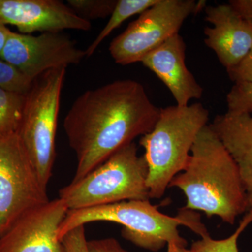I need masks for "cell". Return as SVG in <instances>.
<instances>
[{"instance_id": "11", "label": "cell", "mask_w": 252, "mask_h": 252, "mask_svg": "<svg viewBox=\"0 0 252 252\" xmlns=\"http://www.w3.org/2000/svg\"><path fill=\"white\" fill-rule=\"evenodd\" d=\"M0 19L24 34L91 28L90 21L59 0H0Z\"/></svg>"}, {"instance_id": "17", "label": "cell", "mask_w": 252, "mask_h": 252, "mask_svg": "<svg viewBox=\"0 0 252 252\" xmlns=\"http://www.w3.org/2000/svg\"><path fill=\"white\" fill-rule=\"evenodd\" d=\"M252 223V215L247 212L238 228L228 238L223 240H214L210 234L202 237L192 244L190 250L193 252H239L238 240L245 228Z\"/></svg>"}, {"instance_id": "13", "label": "cell", "mask_w": 252, "mask_h": 252, "mask_svg": "<svg viewBox=\"0 0 252 252\" xmlns=\"http://www.w3.org/2000/svg\"><path fill=\"white\" fill-rule=\"evenodd\" d=\"M185 59V42L178 33L141 62L165 84L181 107L189 105L191 99L201 98L203 94V87L187 68Z\"/></svg>"}, {"instance_id": "25", "label": "cell", "mask_w": 252, "mask_h": 252, "mask_svg": "<svg viewBox=\"0 0 252 252\" xmlns=\"http://www.w3.org/2000/svg\"><path fill=\"white\" fill-rule=\"evenodd\" d=\"M10 32L11 31L7 28L6 25L0 19V53L4 47Z\"/></svg>"}, {"instance_id": "10", "label": "cell", "mask_w": 252, "mask_h": 252, "mask_svg": "<svg viewBox=\"0 0 252 252\" xmlns=\"http://www.w3.org/2000/svg\"><path fill=\"white\" fill-rule=\"evenodd\" d=\"M68 211L57 198L26 212L0 236V252H67L58 232Z\"/></svg>"}, {"instance_id": "6", "label": "cell", "mask_w": 252, "mask_h": 252, "mask_svg": "<svg viewBox=\"0 0 252 252\" xmlns=\"http://www.w3.org/2000/svg\"><path fill=\"white\" fill-rule=\"evenodd\" d=\"M65 68L51 69L32 83L18 135L44 186L56 160V139Z\"/></svg>"}, {"instance_id": "20", "label": "cell", "mask_w": 252, "mask_h": 252, "mask_svg": "<svg viewBox=\"0 0 252 252\" xmlns=\"http://www.w3.org/2000/svg\"><path fill=\"white\" fill-rule=\"evenodd\" d=\"M32 81L9 63L0 59V88L26 94L31 89Z\"/></svg>"}, {"instance_id": "16", "label": "cell", "mask_w": 252, "mask_h": 252, "mask_svg": "<svg viewBox=\"0 0 252 252\" xmlns=\"http://www.w3.org/2000/svg\"><path fill=\"white\" fill-rule=\"evenodd\" d=\"M26 94L0 88V140L17 133L22 119Z\"/></svg>"}, {"instance_id": "22", "label": "cell", "mask_w": 252, "mask_h": 252, "mask_svg": "<svg viewBox=\"0 0 252 252\" xmlns=\"http://www.w3.org/2000/svg\"><path fill=\"white\" fill-rule=\"evenodd\" d=\"M226 71L228 77L235 84L252 81V47L237 65Z\"/></svg>"}, {"instance_id": "24", "label": "cell", "mask_w": 252, "mask_h": 252, "mask_svg": "<svg viewBox=\"0 0 252 252\" xmlns=\"http://www.w3.org/2000/svg\"><path fill=\"white\" fill-rule=\"evenodd\" d=\"M228 3L252 25V0H230Z\"/></svg>"}, {"instance_id": "21", "label": "cell", "mask_w": 252, "mask_h": 252, "mask_svg": "<svg viewBox=\"0 0 252 252\" xmlns=\"http://www.w3.org/2000/svg\"><path fill=\"white\" fill-rule=\"evenodd\" d=\"M67 252H89L84 225H80L68 232L61 239Z\"/></svg>"}, {"instance_id": "7", "label": "cell", "mask_w": 252, "mask_h": 252, "mask_svg": "<svg viewBox=\"0 0 252 252\" xmlns=\"http://www.w3.org/2000/svg\"><path fill=\"white\" fill-rule=\"evenodd\" d=\"M205 7V1L158 0L113 39L109 48L111 56L121 65L142 62L149 53L178 34L187 18Z\"/></svg>"}, {"instance_id": "2", "label": "cell", "mask_w": 252, "mask_h": 252, "mask_svg": "<svg viewBox=\"0 0 252 252\" xmlns=\"http://www.w3.org/2000/svg\"><path fill=\"white\" fill-rule=\"evenodd\" d=\"M170 187L184 192L186 210L220 217L229 224L248 211L238 165L210 125L199 132L185 169L174 177Z\"/></svg>"}, {"instance_id": "15", "label": "cell", "mask_w": 252, "mask_h": 252, "mask_svg": "<svg viewBox=\"0 0 252 252\" xmlns=\"http://www.w3.org/2000/svg\"><path fill=\"white\" fill-rule=\"evenodd\" d=\"M158 1V0H118L108 22L86 50V57L92 56L99 44L124 21L136 14H142L157 4Z\"/></svg>"}, {"instance_id": "1", "label": "cell", "mask_w": 252, "mask_h": 252, "mask_svg": "<svg viewBox=\"0 0 252 252\" xmlns=\"http://www.w3.org/2000/svg\"><path fill=\"white\" fill-rule=\"evenodd\" d=\"M160 110L143 85L132 79L113 81L83 93L63 122L77 158L72 182L81 180L119 149L151 132Z\"/></svg>"}, {"instance_id": "23", "label": "cell", "mask_w": 252, "mask_h": 252, "mask_svg": "<svg viewBox=\"0 0 252 252\" xmlns=\"http://www.w3.org/2000/svg\"><path fill=\"white\" fill-rule=\"evenodd\" d=\"M89 252H128L114 238L97 239L88 241Z\"/></svg>"}, {"instance_id": "19", "label": "cell", "mask_w": 252, "mask_h": 252, "mask_svg": "<svg viewBox=\"0 0 252 252\" xmlns=\"http://www.w3.org/2000/svg\"><path fill=\"white\" fill-rule=\"evenodd\" d=\"M228 112L252 114V81L235 83L226 96Z\"/></svg>"}, {"instance_id": "4", "label": "cell", "mask_w": 252, "mask_h": 252, "mask_svg": "<svg viewBox=\"0 0 252 252\" xmlns=\"http://www.w3.org/2000/svg\"><path fill=\"white\" fill-rule=\"evenodd\" d=\"M208 109L201 103L160 109L154 128L141 137L148 167L149 198L163 196L171 181L184 169L199 132L207 125Z\"/></svg>"}, {"instance_id": "12", "label": "cell", "mask_w": 252, "mask_h": 252, "mask_svg": "<svg viewBox=\"0 0 252 252\" xmlns=\"http://www.w3.org/2000/svg\"><path fill=\"white\" fill-rule=\"evenodd\" d=\"M205 44L217 55L226 70L235 67L252 47V25L229 4L205 8Z\"/></svg>"}, {"instance_id": "14", "label": "cell", "mask_w": 252, "mask_h": 252, "mask_svg": "<svg viewBox=\"0 0 252 252\" xmlns=\"http://www.w3.org/2000/svg\"><path fill=\"white\" fill-rule=\"evenodd\" d=\"M210 126L238 165L252 215V114L226 112Z\"/></svg>"}, {"instance_id": "8", "label": "cell", "mask_w": 252, "mask_h": 252, "mask_svg": "<svg viewBox=\"0 0 252 252\" xmlns=\"http://www.w3.org/2000/svg\"><path fill=\"white\" fill-rule=\"evenodd\" d=\"M18 133L0 140V236L26 212L49 201Z\"/></svg>"}, {"instance_id": "3", "label": "cell", "mask_w": 252, "mask_h": 252, "mask_svg": "<svg viewBox=\"0 0 252 252\" xmlns=\"http://www.w3.org/2000/svg\"><path fill=\"white\" fill-rule=\"evenodd\" d=\"M99 221L123 225L122 235L126 240L155 252L170 243L187 246V240L178 230L181 225L188 227L200 237L209 233L196 212L183 208L177 216L170 217L161 213L149 200H135L69 210L60 226L58 237L61 240L78 226Z\"/></svg>"}, {"instance_id": "18", "label": "cell", "mask_w": 252, "mask_h": 252, "mask_svg": "<svg viewBox=\"0 0 252 252\" xmlns=\"http://www.w3.org/2000/svg\"><path fill=\"white\" fill-rule=\"evenodd\" d=\"M118 0H68L67 4L80 17L91 20L110 16Z\"/></svg>"}, {"instance_id": "9", "label": "cell", "mask_w": 252, "mask_h": 252, "mask_svg": "<svg viewBox=\"0 0 252 252\" xmlns=\"http://www.w3.org/2000/svg\"><path fill=\"white\" fill-rule=\"evenodd\" d=\"M85 56V51L61 32L34 36L11 31L0 53V59L32 81L51 69L78 64Z\"/></svg>"}, {"instance_id": "5", "label": "cell", "mask_w": 252, "mask_h": 252, "mask_svg": "<svg viewBox=\"0 0 252 252\" xmlns=\"http://www.w3.org/2000/svg\"><path fill=\"white\" fill-rule=\"evenodd\" d=\"M148 167L135 142L117 151L82 179L61 189L59 198L68 210L127 201L149 200Z\"/></svg>"}, {"instance_id": "26", "label": "cell", "mask_w": 252, "mask_h": 252, "mask_svg": "<svg viewBox=\"0 0 252 252\" xmlns=\"http://www.w3.org/2000/svg\"><path fill=\"white\" fill-rule=\"evenodd\" d=\"M167 252H193L190 250H188L187 246L179 245L175 243L167 244Z\"/></svg>"}]
</instances>
